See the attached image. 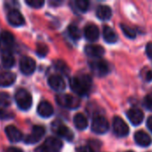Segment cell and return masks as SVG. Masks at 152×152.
Returning a JSON list of instances; mask_svg holds the SVG:
<instances>
[{"mask_svg":"<svg viewBox=\"0 0 152 152\" xmlns=\"http://www.w3.org/2000/svg\"><path fill=\"white\" fill-rule=\"evenodd\" d=\"M2 56V64L4 68H12L14 65V58L12 53H1Z\"/></svg>","mask_w":152,"mask_h":152,"instance_id":"cell-24","label":"cell"},{"mask_svg":"<svg viewBox=\"0 0 152 152\" xmlns=\"http://www.w3.org/2000/svg\"><path fill=\"white\" fill-rule=\"evenodd\" d=\"M56 67L61 71V72H65L66 73V71L68 70V67H67V65L64 63V62H62V61H57V63H56ZM68 72V71H67Z\"/></svg>","mask_w":152,"mask_h":152,"instance_id":"cell-33","label":"cell"},{"mask_svg":"<svg viewBox=\"0 0 152 152\" xmlns=\"http://www.w3.org/2000/svg\"><path fill=\"white\" fill-rule=\"evenodd\" d=\"M126 116H127L128 119L130 120V122L134 126H139L140 124H142V122L143 121V118H144L143 112L137 108L130 109L126 112Z\"/></svg>","mask_w":152,"mask_h":152,"instance_id":"cell-13","label":"cell"},{"mask_svg":"<svg viewBox=\"0 0 152 152\" xmlns=\"http://www.w3.org/2000/svg\"><path fill=\"white\" fill-rule=\"evenodd\" d=\"M113 131L117 136L124 137L129 134V127L121 118L115 117L113 118Z\"/></svg>","mask_w":152,"mask_h":152,"instance_id":"cell-8","label":"cell"},{"mask_svg":"<svg viewBox=\"0 0 152 152\" xmlns=\"http://www.w3.org/2000/svg\"><path fill=\"white\" fill-rule=\"evenodd\" d=\"M68 31H69V36L75 40H77L81 37V31L78 28V27L76 25H73V24L69 25L68 28Z\"/></svg>","mask_w":152,"mask_h":152,"instance_id":"cell-25","label":"cell"},{"mask_svg":"<svg viewBox=\"0 0 152 152\" xmlns=\"http://www.w3.org/2000/svg\"><path fill=\"white\" fill-rule=\"evenodd\" d=\"M45 130L43 126H35L32 128L30 134L26 137L25 142L28 143V144H34L36 142H38L42 139V137L45 135Z\"/></svg>","mask_w":152,"mask_h":152,"instance_id":"cell-10","label":"cell"},{"mask_svg":"<svg viewBox=\"0 0 152 152\" xmlns=\"http://www.w3.org/2000/svg\"><path fill=\"white\" fill-rule=\"evenodd\" d=\"M76 5L81 12H86L89 7V2L86 0H77L76 1Z\"/></svg>","mask_w":152,"mask_h":152,"instance_id":"cell-29","label":"cell"},{"mask_svg":"<svg viewBox=\"0 0 152 152\" xmlns=\"http://www.w3.org/2000/svg\"><path fill=\"white\" fill-rule=\"evenodd\" d=\"M69 86L71 90L79 95H86L92 87V79L89 76L82 74L70 78Z\"/></svg>","mask_w":152,"mask_h":152,"instance_id":"cell-1","label":"cell"},{"mask_svg":"<svg viewBox=\"0 0 152 152\" xmlns=\"http://www.w3.org/2000/svg\"><path fill=\"white\" fill-rule=\"evenodd\" d=\"M73 121H74L75 126L78 130H85L87 127V126H88L87 118H86L85 115H83L81 113L76 114L75 117H74V118H73Z\"/></svg>","mask_w":152,"mask_h":152,"instance_id":"cell-23","label":"cell"},{"mask_svg":"<svg viewBox=\"0 0 152 152\" xmlns=\"http://www.w3.org/2000/svg\"><path fill=\"white\" fill-rule=\"evenodd\" d=\"M5 134L8 137V139L12 142H20L22 139V134L21 132L16 128L13 126H8L5 128Z\"/></svg>","mask_w":152,"mask_h":152,"instance_id":"cell-19","label":"cell"},{"mask_svg":"<svg viewBox=\"0 0 152 152\" xmlns=\"http://www.w3.org/2000/svg\"><path fill=\"white\" fill-rule=\"evenodd\" d=\"M14 37L9 31H3L0 35V51L1 53H12L11 49L13 45Z\"/></svg>","mask_w":152,"mask_h":152,"instance_id":"cell-6","label":"cell"},{"mask_svg":"<svg viewBox=\"0 0 152 152\" xmlns=\"http://www.w3.org/2000/svg\"><path fill=\"white\" fill-rule=\"evenodd\" d=\"M53 130L55 134H57L60 137L67 140V141H72L74 139V134L73 132L65 125L61 124V123H55L53 126Z\"/></svg>","mask_w":152,"mask_h":152,"instance_id":"cell-9","label":"cell"},{"mask_svg":"<svg viewBox=\"0 0 152 152\" xmlns=\"http://www.w3.org/2000/svg\"><path fill=\"white\" fill-rule=\"evenodd\" d=\"M12 102V99L9 94L5 92L0 93V106L3 107H8Z\"/></svg>","mask_w":152,"mask_h":152,"instance_id":"cell-26","label":"cell"},{"mask_svg":"<svg viewBox=\"0 0 152 152\" xmlns=\"http://www.w3.org/2000/svg\"><path fill=\"white\" fill-rule=\"evenodd\" d=\"M15 102L18 105V107L22 110H28L32 106V96L31 94L25 89L20 88L17 90L15 93Z\"/></svg>","mask_w":152,"mask_h":152,"instance_id":"cell-2","label":"cell"},{"mask_svg":"<svg viewBox=\"0 0 152 152\" xmlns=\"http://www.w3.org/2000/svg\"><path fill=\"white\" fill-rule=\"evenodd\" d=\"M142 77L145 81H151L152 80V70L151 69H145L142 71Z\"/></svg>","mask_w":152,"mask_h":152,"instance_id":"cell-32","label":"cell"},{"mask_svg":"<svg viewBox=\"0 0 152 152\" xmlns=\"http://www.w3.org/2000/svg\"><path fill=\"white\" fill-rule=\"evenodd\" d=\"M26 4L33 8H40L41 6L44 5L45 1L44 0H28V1H26Z\"/></svg>","mask_w":152,"mask_h":152,"instance_id":"cell-30","label":"cell"},{"mask_svg":"<svg viewBox=\"0 0 152 152\" xmlns=\"http://www.w3.org/2000/svg\"><path fill=\"white\" fill-rule=\"evenodd\" d=\"M62 142L54 137H49L45 140L44 144L40 146L37 152H61Z\"/></svg>","mask_w":152,"mask_h":152,"instance_id":"cell-3","label":"cell"},{"mask_svg":"<svg viewBox=\"0 0 152 152\" xmlns=\"http://www.w3.org/2000/svg\"><path fill=\"white\" fill-rule=\"evenodd\" d=\"M48 84L56 92H61L66 87V84H65L63 78L57 75L51 76L48 79Z\"/></svg>","mask_w":152,"mask_h":152,"instance_id":"cell-14","label":"cell"},{"mask_svg":"<svg viewBox=\"0 0 152 152\" xmlns=\"http://www.w3.org/2000/svg\"><path fill=\"white\" fill-rule=\"evenodd\" d=\"M96 15L100 20H107L111 18L112 10L108 5H100V6H98V8L96 10Z\"/></svg>","mask_w":152,"mask_h":152,"instance_id":"cell-21","label":"cell"},{"mask_svg":"<svg viewBox=\"0 0 152 152\" xmlns=\"http://www.w3.org/2000/svg\"><path fill=\"white\" fill-rule=\"evenodd\" d=\"M135 142L141 147H148L151 144V137L144 131H138L134 134Z\"/></svg>","mask_w":152,"mask_h":152,"instance_id":"cell-16","label":"cell"},{"mask_svg":"<svg viewBox=\"0 0 152 152\" xmlns=\"http://www.w3.org/2000/svg\"><path fill=\"white\" fill-rule=\"evenodd\" d=\"M48 53V47L45 44L40 43L37 45V53L40 57H44Z\"/></svg>","mask_w":152,"mask_h":152,"instance_id":"cell-28","label":"cell"},{"mask_svg":"<svg viewBox=\"0 0 152 152\" xmlns=\"http://www.w3.org/2000/svg\"><path fill=\"white\" fill-rule=\"evenodd\" d=\"M56 101L61 106L68 109H77L80 105V101L70 94H58Z\"/></svg>","mask_w":152,"mask_h":152,"instance_id":"cell-4","label":"cell"},{"mask_svg":"<svg viewBox=\"0 0 152 152\" xmlns=\"http://www.w3.org/2000/svg\"><path fill=\"white\" fill-rule=\"evenodd\" d=\"M7 20L11 25L15 26V27L22 26L25 23V19H24L23 15L16 9H12L8 12Z\"/></svg>","mask_w":152,"mask_h":152,"instance_id":"cell-12","label":"cell"},{"mask_svg":"<svg viewBox=\"0 0 152 152\" xmlns=\"http://www.w3.org/2000/svg\"><path fill=\"white\" fill-rule=\"evenodd\" d=\"M90 67L93 72L98 77H104L110 72V68L108 63L101 59L94 60L90 62Z\"/></svg>","mask_w":152,"mask_h":152,"instance_id":"cell-7","label":"cell"},{"mask_svg":"<svg viewBox=\"0 0 152 152\" xmlns=\"http://www.w3.org/2000/svg\"><path fill=\"white\" fill-rule=\"evenodd\" d=\"M12 116L10 113H8L7 111H5V110H4L3 109L0 108V119H7V118H12Z\"/></svg>","mask_w":152,"mask_h":152,"instance_id":"cell-34","label":"cell"},{"mask_svg":"<svg viewBox=\"0 0 152 152\" xmlns=\"http://www.w3.org/2000/svg\"><path fill=\"white\" fill-rule=\"evenodd\" d=\"M37 113L42 118H50L53 114V108L51 103L44 101L37 107Z\"/></svg>","mask_w":152,"mask_h":152,"instance_id":"cell-18","label":"cell"},{"mask_svg":"<svg viewBox=\"0 0 152 152\" xmlns=\"http://www.w3.org/2000/svg\"><path fill=\"white\" fill-rule=\"evenodd\" d=\"M143 105L144 107L149 110H152V94H148L144 100H143Z\"/></svg>","mask_w":152,"mask_h":152,"instance_id":"cell-31","label":"cell"},{"mask_svg":"<svg viewBox=\"0 0 152 152\" xmlns=\"http://www.w3.org/2000/svg\"><path fill=\"white\" fill-rule=\"evenodd\" d=\"M103 38L107 43L114 44L118 41V37L112 28L109 26H104L103 27Z\"/></svg>","mask_w":152,"mask_h":152,"instance_id":"cell-22","label":"cell"},{"mask_svg":"<svg viewBox=\"0 0 152 152\" xmlns=\"http://www.w3.org/2000/svg\"><path fill=\"white\" fill-rule=\"evenodd\" d=\"M109 122L107 120L106 118H104L103 116H95L93 119L92 122V130L93 132L99 134H105L106 132H108L109 130Z\"/></svg>","mask_w":152,"mask_h":152,"instance_id":"cell-5","label":"cell"},{"mask_svg":"<svg viewBox=\"0 0 152 152\" xmlns=\"http://www.w3.org/2000/svg\"><path fill=\"white\" fill-rule=\"evenodd\" d=\"M126 152H133V151H126Z\"/></svg>","mask_w":152,"mask_h":152,"instance_id":"cell-39","label":"cell"},{"mask_svg":"<svg viewBox=\"0 0 152 152\" xmlns=\"http://www.w3.org/2000/svg\"><path fill=\"white\" fill-rule=\"evenodd\" d=\"M20 69L23 74L30 75L35 71L36 62L32 58H30L28 56H24L21 58V60L20 61Z\"/></svg>","mask_w":152,"mask_h":152,"instance_id":"cell-11","label":"cell"},{"mask_svg":"<svg viewBox=\"0 0 152 152\" xmlns=\"http://www.w3.org/2000/svg\"><path fill=\"white\" fill-rule=\"evenodd\" d=\"M146 53L147 55L152 59V43H149L146 46Z\"/></svg>","mask_w":152,"mask_h":152,"instance_id":"cell-36","label":"cell"},{"mask_svg":"<svg viewBox=\"0 0 152 152\" xmlns=\"http://www.w3.org/2000/svg\"><path fill=\"white\" fill-rule=\"evenodd\" d=\"M147 126L149 128V130L152 133V117H150L147 120Z\"/></svg>","mask_w":152,"mask_h":152,"instance_id":"cell-38","label":"cell"},{"mask_svg":"<svg viewBox=\"0 0 152 152\" xmlns=\"http://www.w3.org/2000/svg\"><path fill=\"white\" fill-rule=\"evenodd\" d=\"M85 37L87 40L91 41V42H94L99 38L100 36V31L99 28L96 25L94 24H88L86 26L85 30Z\"/></svg>","mask_w":152,"mask_h":152,"instance_id":"cell-15","label":"cell"},{"mask_svg":"<svg viewBox=\"0 0 152 152\" xmlns=\"http://www.w3.org/2000/svg\"><path fill=\"white\" fill-rule=\"evenodd\" d=\"M121 28L123 33L126 35V37H127L128 38H134L136 37V32L134 28H132L131 27L126 25V24H121Z\"/></svg>","mask_w":152,"mask_h":152,"instance_id":"cell-27","label":"cell"},{"mask_svg":"<svg viewBox=\"0 0 152 152\" xmlns=\"http://www.w3.org/2000/svg\"><path fill=\"white\" fill-rule=\"evenodd\" d=\"M16 75L10 71H4L0 73V86H10L15 82Z\"/></svg>","mask_w":152,"mask_h":152,"instance_id":"cell-20","label":"cell"},{"mask_svg":"<svg viewBox=\"0 0 152 152\" xmlns=\"http://www.w3.org/2000/svg\"><path fill=\"white\" fill-rule=\"evenodd\" d=\"M6 152H23V151L16 147H10L6 150Z\"/></svg>","mask_w":152,"mask_h":152,"instance_id":"cell-37","label":"cell"},{"mask_svg":"<svg viewBox=\"0 0 152 152\" xmlns=\"http://www.w3.org/2000/svg\"><path fill=\"white\" fill-rule=\"evenodd\" d=\"M85 52L88 56H90L92 58H101L105 53L104 48L98 45H86L85 48Z\"/></svg>","mask_w":152,"mask_h":152,"instance_id":"cell-17","label":"cell"},{"mask_svg":"<svg viewBox=\"0 0 152 152\" xmlns=\"http://www.w3.org/2000/svg\"><path fill=\"white\" fill-rule=\"evenodd\" d=\"M77 152H94L92 148H90L89 146H82L80 148H78Z\"/></svg>","mask_w":152,"mask_h":152,"instance_id":"cell-35","label":"cell"}]
</instances>
